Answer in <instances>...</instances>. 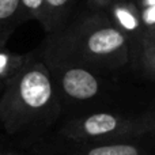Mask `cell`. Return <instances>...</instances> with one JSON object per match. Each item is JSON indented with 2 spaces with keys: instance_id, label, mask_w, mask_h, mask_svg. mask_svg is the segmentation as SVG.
Segmentation results:
<instances>
[{
  "instance_id": "obj_1",
  "label": "cell",
  "mask_w": 155,
  "mask_h": 155,
  "mask_svg": "<svg viewBox=\"0 0 155 155\" xmlns=\"http://www.w3.org/2000/svg\"><path fill=\"white\" fill-rule=\"evenodd\" d=\"M42 59L110 72L129 61V41L107 14L91 12L49 33L42 45Z\"/></svg>"
},
{
  "instance_id": "obj_10",
  "label": "cell",
  "mask_w": 155,
  "mask_h": 155,
  "mask_svg": "<svg viewBox=\"0 0 155 155\" xmlns=\"http://www.w3.org/2000/svg\"><path fill=\"white\" fill-rule=\"evenodd\" d=\"M45 15V0H21L19 19L21 22L27 19H37L42 23Z\"/></svg>"
},
{
  "instance_id": "obj_17",
  "label": "cell",
  "mask_w": 155,
  "mask_h": 155,
  "mask_svg": "<svg viewBox=\"0 0 155 155\" xmlns=\"http://www.w3.org/2000/svg\"><path fill=\"white\" fill-rule=\"evenodd\" d=\"M5 151H3V150H0V155H4Z\"/></svg>"
},
{
  "instance_id": "obj_12",
  "label": "cell",
  "mask_w": 155,
  "mask_h": 155,
  "mask_svg": "<svg viewBox=\"0 0 155 155\" xmlns=\"http://www.w3.org/2000/svg\"><path fill=\"white\" fill-rule=\"evenodd\" d=\"M140 16H142L143 30H144L143 38L155 34V4L140 8Z\"/></svg>"
},
{
  "instance_id": "obj_3",
  "label": "cell",
  "mask_w": 155,
  "mask_h": 155,
  "mask_svg": "<svg viewBox=\"0 0 155 155\" xmlns=\"http://www.w3.org/2000/svg\"><path fill=\"white\" fill-rule=\"evenodd\" d=\"M148 134H155L153 112L136 117H127L112 112L91 113L65 121L59 129L60 139L67 142L137 139Z\"/></svg>"
},
{
  "instance_id": "obj_18",
  "label": "cell",
  "mask_w": 155,
  "mask_h": 155,
  "mask_svg": "<svg viewBox=\"0 0 155 155\" xmlns=\"http://www.w3.org/2000/svg\"><path fill=\"white\" fill-rule=\"evenodd\" d=\"M153 113H154V116H155V112H153Z\"/></svg>"
},
{
  "instance_id": "obj_5",
  "label": "cell",
  "mask_w": 155,
  "mask_h": 155,
  "mask_svg": "<svg viewBox=\"0 0 155 155\" xmlns=\"http://www.w3.org/2000/svg\"><path fill=\"white\" fill-rule=\"evenodd\" d=\"M42 155H150L151 150L143 137L121 140L67 142L60 140L34 148Z\"/></svg>"
},
{
  "instance_id": "obj_2",
  "label": "cell",
  "mask_w": 155,
  "mask_h": 155,
  "mask_svg": "<svg viewBox=\"0 0 155 155\" xmlns=\"http://www.w3.org/2000/svg\"><path fill=\"white\" fill-rule=\"evenodd\" d=\"M60 99L46 64L30 57L3 88L0 124L10 136L37 137L59 117Z\"/></svg>"
},
{
  "instance_id": "obj_4",
  "label": "cell",
  "mask_w": 155,
  "mask_h": 155,
  "mask_svg": "<svg viewBox=\"0 0 155 155\" xmlns=\"http://www.w3.org/2000/svg\"><path fill=\"white\" fill-rule=\"evenodd\" d=\"M46 64L60 98L75 102L93 101L105 90V83L98 72L86 67L51 59H41Z\"/></svg>"
},
{
  "instance_id": "obj_13",
  "label": "cell",
  "mask_w": 155,
  "mask_h": 155,
  "mask_svg": "<svg viewBox=\"0 0 155 155\" xmlns=\"http://www.w3.org/2000/svg\"><path fill=\"white\" fill-rule=\"evenodd\" d=\"M114 2H117V0H87L88 5L93 7L94 10H99V8H105V10H106V8L110 7Z\"/></svg>"
},
{
  "instance_id": "obj_7",
  "label": "cell",
  "mask_w": 155,
  "mask_h": 155,
  "mask_svg": "<svg viewBox=\"0 0 155 155\" xmlns=\"http://www.w3.org/2000/svg\"><path fill=\"white\" fill-rule=\"evenodd\" d=\"M76 2L78 0H45V15L41 25L48 34L64 25V21Z\"/></svg>"
},
{
  "instance_id": "obj_16",
  "label": "cell",
  "mask_w": 155,
  "mask_h": 155,
  "mask_svg": "<svg viewBox=\"0 0 155 155\" xmlns=\"http://www.w3.org/2000/svg\"><path fill=\"white\" fill-rule=\"evenodd\" d=\"M150 37H155V34H153V35H148V37H144V38H150ZM144 38H143V40H144Z\"/></svg>"
},
{
  "instance_id": "obj_6",
  "label": "cell",
  "mask_w": 155,
  "mask_h": 155,
  "mask_svg": "<svg viewBox=\"0 0 155 155\" xmlns=\"http://www.w3.org/2000/svg\"><path fill=\"white\" fill-rule=\"evenodd\" d=\"M107 16L116 27L127 37V40L139 41L142 44L144 30H143L140 8L131 0H117L106 8Z\"/></svg>"
},
{
  "instance_id": "obj_11",
  "label": "cell",
  "mask_w": 155,
  "mask_h": 155,
  "mask_svg": "<svg viewBox=\"0 0 155 155\" xmlns=\"http://www.w3.org/2000/svg\"><path fill=\"white\" fill-rule=\"evenodd\" d=\"M142 65L148 75L155 78V37L142 41Z\"/></svg>"
},
{
  "instance_id": "obj_9",
  "label": "cell",
  "mask_w": 155,
  "mask_h": 155,
  "mask_svg": "<svg viewBox=\"0 0 155 155\" xmlns=\"http://www.w3.org/2000/svg\"><path fill=\"white\" fill-rule=\"evenodd\" d=\"M21 0H0V45H4L19 19Z\"/></svg>"
},
{
  "instance_id": "obj_14",
  "label": "cell",
  "mask_w": 155,
  "mask_h": 155,
  "mask_svg": "<svg viewBox=\"0 0 155 155\" xmlns=\"http://www.w3.org/2000/svg\"><path fill=\"white\" fill-rule=\"evenodd\" d=\"M135 3L137 4L139 8H143V7H148V5L155 4V0H136Z\"/></svg>"
},
{
  "instance_id": "obj_15",
  "label": "cell",
  "mask_w": 155,
  "mask_h": 155,
  "mask_svg": "<svg viewBox=\"0 0 155 155\" xmlns=\"http://www.w3.org/2000/svg\"><path fill=\"white\" fill-rule=\"evenodd\" d=\"M4 155H23V154H19V153H15V151H5Z\"/></svg>"
},
{
  "instance_id": "obj_8",
  "label": "cell",
  "mask_w": 155,
  "mask_h": 155,
  "mask_svg": "<svg viewBox=\"0 0 155 155\" xmlns=\"http://www.w3.org/2000/svg\"><path fill=\"white\" fill-rule=\"evenodd\" d=\"M30 57L31 56L29 54L11 52L4 45H0V87L4 88L5 84L25 67Z\"/></svg>"
}]
</instances>
